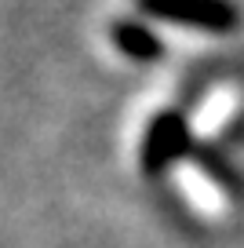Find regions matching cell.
<instances>
[{
	"label": "cell",
	"instance_id": "cell-1",
	"mask_svg": "<svg viewBox=\"0 0 244 248\" xmlns=\"http://www.w3.org/2000/svg\"><path fill=\"white\" fill-rule=\"evenodd\" d=\"M193 142H197V135L190 128L186 109H160L146 124L142 142H138V168H142V175H150V179L168 175L179 161H190Z\"/></svg>",
	"mask_w": 244,
	"mask_h": 248
},
{
	"label": "cell",
	"instance_id": "cell-2",
	"mask_svg": "<svg viewBox=\"0 0 244 248\" xmlns=\"http://www.w3.org/2000/svg\"><path fill=\"white\" fill-rule=\"evenodd\" d=\"M135 11L150 22H168L215 37L241 30V8L233 0H135Z\"/></svg>",
	"mask_w": 244,
	"mask_h": 248
},
{
	"label": "cell",
	"instance_id": "cell-3",
	"mask_svg": "<svg viewBox=\"0 0 244 248\" xmlns=\"http://www.w3.org/2000/svg\"><path fill=\"white\" fill-rule=\"evenodd\" d=\"M109 40L124 59L138 62V66L164 59V40L150 26V18H113L109 22Z\"/></svg>",
	"mask_w": 244,
	"mask_h": 248
},
{
	"label": "cell",
	"instance_id": "cell-4",
	"mask_svg": "<svg viewBox=\"0 0 244 248\" xmlns=\"http://www.w3.org/2000/svg\"><path fill=\"white\" fill-rule=\"evenodd\" d=\"M190 164H193V168H197L212 186H219L226 197L244 201V175H241V168H237V164L229 161V157L222 154L215 142L197 139V142H193V154H190Z\"/></svg>",
	"mask_w": 244,
	"mask_h": 248
}]
</instances>
